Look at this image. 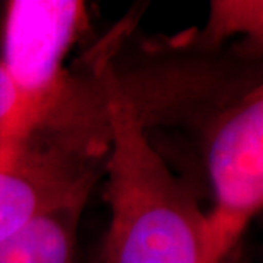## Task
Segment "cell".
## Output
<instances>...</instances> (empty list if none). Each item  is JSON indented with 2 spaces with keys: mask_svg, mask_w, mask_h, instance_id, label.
Masks as SVG:
<instances>
[{
  "mask_svg": "<svg viewBox=\"0 0 263 263\" xmlns=\"http://www.w3.org/2000/svg\"><path fill=\"white\" fill-rule=\"evenodd\" d=\"M92 60L104 92L109 147L104 161L109 228L101 263H207L209 219L192 190L151 144L113 62Z\"/></svg>",
  "mask_w": 263,
  "mask_h": 263,
  "instance_id": "obj_1",
  "label": "cell"
},
{
  "mask_svg": "<svg viewBox=\"0 0 263 263\" xmlns=\"http://www.w3.org/2000/svg\"><path fill=\"white\" fill-rule=\"evenodd\" d=\"M87 26V9L76 0H12L4 7L0 64L24 109L28 135L57 130L91 99V82L65 68L73 43Z\"/></svg>",
  "mask_w": 263,
  "mask_h": 263,
  "instance_id": "obj_2",
  "label": "cell"
},
{
  "mask_svg": "<svg viewBox=\"0 0 263 263\" xmlns=\"http://www.w3.org/2000/svg\"><path fill=\"white\" fill-rule=\"evenodd\" d=\"M202 157L214 195L207 263L222 261L263 212V79L202 123Z\"/></svg>",
  "mask_w": 263,
  "mask_h": 263,
  "instance_id": "obj_3",
  "label": "cell"
},
{
  "mask_svg": "<svg viewBox=\"0 0 263 263\" xmlns=\"http://www.w3.org/2000/svg\"><path fill=\"white\" fill-rule=\"evenodd\" d=\"M109 130L36 132L15 152L0 149V239L38 215L87 200L104 171Z\"/></svg>",
  "mask_w": 263,
  "mask_h": 263,
  "instance_id": "obj_4",
  "label": "cell"
},
{
  "mask_svg": "<svg viewBox=\"0 0 263 263\" xmlns=\"http://www.w3.org/2000/svg\"><path fill=\"white\" fill-rule=\"evenodd\" d=\"M234 38L238 41L231 46V53L263 65V0H212L202 29L175 36L157 48L170 53L214 55Z\"/></svg>",
  "mask_w": 263,
  "mask_h": 263,
  "instance_id": "obj_5",
  "label": "cell"
},
{
  "mask_svg": "<svg viewBox=\"0 0 263 263\" xmlns=\"http://www.w3.org/2000/svg\"><path fill=\"white\" fill-rule=\"evenodd\" d=\"M86 202L51 209L0 239V263H77V231Z\"/></svg>",
  "mask_w": 263,
  "mask_h": 263,
  "instance_id": "obj_6",
  "label": "cell"
},
{
  "mask_svg": "<svg viewBox=\"0 0 263 263\" xmlns=\"http://www.w3.org/2000/svg\"><path fill=\"white\" fill-rule=\"evenodd\" d=\"M29 139L23 104L0 64V149L15 152Z\"/></svg>",
  "mask_w": 263,
  "mask_h": 263,
  "instance_id": "obj_7",
  "label": "cell"
},
{
  "mask_svg": "<svg viewBox=\"0 0 263 263\" xmlns=\"http://www.w3.org/2000/svg\"><path fill=\"white\" fill-rule=\"evenodd\" d=\"M219 263H246L245 256H243V248H241V245L238 246V248H234L222 261H219Z\"/></svg>",
  "mask_w": 263,
  "mask_h": 263,
  "instance_id": "obj_8",
  "label": "cell"
},
{
  "mask_svg": "<svg viewBox=\"0 0 263 263\" xmlns=\"http://www.w3.org/2000/svg\"><path fill=\"white\" fill-rule=\"evenodd\" d=\"M2 21H4V7H0V36H2Z\"/></svg>",
  "mask_w": 263,
  "mask_h": 263,
  "instance_id": "obj_9",
  "label": "cell"
},
{
  "mask_svg": "<svg viewBox=\"0 0 263 263\" xmlns=\"http://www.w3.org/2000/svg\"><path fill=\"white\" fill-rule=\"evenodd\" d=\"M92 263H101V260H99V256H98V258H96V260H94Z\"/></svg>",
  "mask_w": 263,
  "mask_h": 263,
  "instance_id": "obj_10",
  "label": "cell"
}]
</instances>
